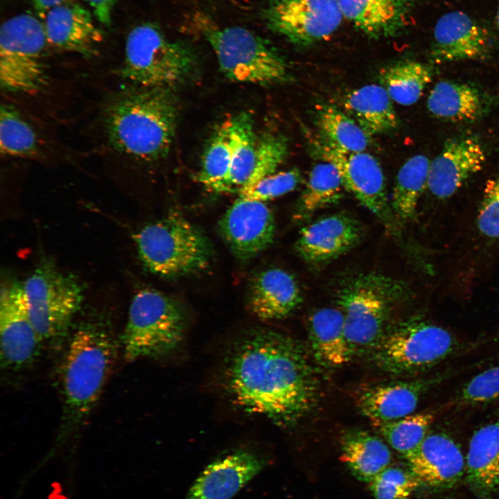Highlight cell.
I'll return each mask as SVG.
<instances>
[{"mask_svg": "<svg viewBox=\"0 0 499 499\" xmlns=\"http://www.w3.org/2000/svg\"><path fill=\"white\" fill-rule=\"evenodd\" d=\"M465 462L471 489L481 497L491 495L499 486V419L474 432Z\"/></svg>", "mask_w": 499, "mask_h": 499, "instance_id": "cell-25", "label": "cell"}, {"mask_svg": "<svg viewBox=\"0 0 499 499\" xmlns=\"http://www.w3.org/2000/svg\"><path fill=\"white\" fill-rule=\"evenodd\" d=\"M201 33L214 51L222 73L234 82L268 85L288 78L282 57L265 40L240 26L220 27L198 21Z\"/></svg>", "mask_w": 499, "mask_h": 499, "instance_id": "cell-9", "label": "cell"}, {"mask_svg": "<svg viewBox=\"0 0 499 499\" xmlns=\"http://www.w3.org/2000/svg\"><path fill=\"white\" fill-rule=\"evenodd\" d=\"M342 17L338 0H270L263 10L268 27L299 46L326 39Z\"/></svg>", "mask_w": 499, "mask_h": 499, "instance_id": "cell-12", "label": "cell"}, {"mask_svg": "<svg viewBox=\"0 0 499 499\" xmlns=\"http://www.w3.org/2000/svg\"><path fill=\"white\" fill-rule=\"evenodd\" d=\"M360 236L358 222L347 214L337 213L304 227L295 243V250L307 262L322 263L349 251Z\"/></svg>", "mask_w": 499, "mask_h": 499, "instance_id": "cell-22", "label": "cell"}, {"mask_svg": "<svg viewBox=\"0 0 499 499\" xmlns=\"http://www.w3.org/2000/svg\"><path fill=\"white\" fill-rule=\"evenodd\" d=\"M485 160V150L477 137L461 136L448 139L430 162L427 188L437 198H450L482 169Z\"/></svg>", "mask_w": 499, "mask_h": 499, "instance_id": "cell-17", "label": "cell"}, {"mask_svg": "<svg viewBox=\"0 0 499 499\" xmlns=\"http://www.w3.org/2000/svg\"><path fill=\"white\" fill-rule=\"evenodd\" d=\"M432 412L412 413L388 422L371 423L385 441L405 458L421 445L435 420Z\"/></svg>", "mask_w": 499, "mask_h": 499, "instance_id": "cell-34", "label": "cell"}, {"mask_svg": "<svg viewBox=\"0 0 499 499\" xmlns=\"http://www.w3.org/2000/svg\"><path fill=\"white\" fill-rule=\"evenodd\" d=\"M0 151L5 156L23 158H33L40 151L33 127L8 104H2L0 109Z\"/></svg>", "mask_w": 499, "mask_h": 499, "instance_id": "cell-35", "label": "cell"}, {"mask_svg": "<svg viewBox=\"0 0 499 499\" xmlns=\"http://www.w3.org/2000/svg\"><path fill=\"white\" fill-rule=\"evenodd\" d=\"M430 161L423 155L408 159L399 170L391 200L394 216L401 222L415 218L419 198L427 187Z\"/></svg>", "mask_w": 499, "mask_h": 499, "instance_id": "cell-31", "label": "cell"}, {"mask_svg": "<svg viewBox=\"0 0 499 499\" xmlns=\"http://www.w3.org/2000/svg\"><path fill=\"white\" fill-rule=\"evenodd\" d=\"M343 107L369 136L396 128L398 118L386 89L371 84L352 90L346 95Z\"/></svg>", "mask_w": 499, "mask_h": 499, "instance_id": "cell-28", "label": "cell"}, {"mask_svg": "<svg viewBox=\"0 0 499 499\" xmlns=\"http://www.w3.org/2000/svg\"><path fill=\"white\" fill-rule=\"evenodd\" d=\"M35 9L42 16L48 11L60 5L73 0H31Z\"/></svg>", "mask_w": 499, "mask_h": 499, "instance_id": "cell-44", "label": "cell"}, {"mask_svg": "<svg viewBox=\"0 0 499 499\" xmlns=\"http://www.w3.org/2000/svg\"><path fill=\"white\" fill-rule=\"evenodd\" d=\"M450 376L437 374L428 378L396 380L367 387L356 397L361 413L374 422H388L414 412L421 396Z\"/></svg>", "mask_w": 499, "mask_h": 499, "instance_id": "cell-16", "label": "cell"}, {"mask_svg": "<svg viewBox=\"0 0 499 499\" xmlns=\"http://www.w3.org/2000/svg\"><path fill=\"white\" fill-rule=\"evenodd\" d=\"M218 227L230 250L241 259L265 250L275 232L274 216L264 202L239 197L225 213Z\"/></svg>", "mask_w": 499, "mask_h": 499, "instance_id": "cell-15", "label": "cell"}, {"mask_svg": "<svg viewBox=\"0 0 499 499\" xmlns=\"http://www.w3.org/2000/svg\"><path fill=\"white\" fill-rule=\"evenodd\" d=\"M42 344L26 308L22 283L15 282L6 286L0 299L2 367L13 371L27 367L38 356Z\"/></svg>", "mask_w": 499, "mask_h": 499, "instance_id": "cell-14", "label": "cell"}, {"mask_svg": "<svg viewBox=\"0 0 499 499\" xmlns=\"http://www.w3.org/2000/svg\"><path fill=\"white\" fill-rule=\"evenodd\" d=\"M22 289L29 317L43 343L61 342L81 308L82 284L50 261H43L22 283Z\"/></svg>", "mask_w": 499, "mask_h": 499, "instance_id": "cell-7", "label": "cell"}, {"mask_svg": "<svg viewBox=\"0 0 499 499\" xmlns=\"http://www.w3.org/2000/svg\"><path fill=\"white\" fill-rule=\"evenodd\" d=\"M42 22L47 44L84 57L96 55L103 39L90 11L74 1L50 10Z\"/></svg>", "mask_w": 499, "mask_h": 499, "instance_id": "cell-20", "label": "cell"}, {"mask_svg": "<svg viewBox=\"0 0 499 499\" xmlns=\"http://www.w3.org/2000/svg\"><path fill=\"white\" fill-rule=\"evenodd\" d=\"M490 49L487 29L463 12L446 13L435 26L431 55L436 62L482 59Z\"/></svg>", "mask_w": 499, "mask_h": 499, "instance_id": "cell-19", "label": "cell"}, {"mask_svg": "<svg viewBox=\"0 0 499 499\" xmlns=\"http://www.w3.org/2000/svg\"><path fill=\"white\" fill-rule=\"evenodd\" d=\"M47 44L43 22L21 13L4 21L0 30V84L12 93L30 94L47 82L42 56Z\"/></svg>", "mask_w": 499, "mask_h": 499, "instance_id": "cell-11", "label": "cell"}, {"mask_svg": "<svg viewBox=\"0 0 499 499\" xmlns=\"http://www.w3.org/2000/svg\"><path fill=\"white\" fill-rule=\"evenodd\" d=\"M196 62L189 44L169 40L154 24L142 23L127 35L119 73L138 86L170 88L187 80Z\"/></svg>", "mask_w": 499, "mask_h": 499, "instance_id": "cell-4", "label": "cell"}, {"mask_svg": "<svg viewBox=\"0 0 499 499\" xmlns=\"http://www.w3.org/2000/svg\"><path fill=\"white\" fill-rule=\"evenodd\" d=\"M225 389L233 404L280 427L298 423L316 405L319 380L295 340L270 330L243 338L229 357Z\"/></svg>", "mask_w": 499, "mask_h": 499, "instance_id": "cell-1", "label": "cell"}, {"mask_svg": "<svg viewBox=\"0 0 499 499\" xmlns=\"http://www.w3.org/2000/svg\"><path fill=\"white\" fill-rule=\"evenodd\" d=\"M92 9L95 18L103 25L110 26L113 10L119 0H83Z\"/></svg>", "mask_w": 499, "mask_h": 499, "instance_id": "cell-43", "label": "cell"}, {"mask_svg": "<svg viewBox=\"0 0 499 499\" xmlns=\"http://www.w3.org/2000/svg\"><path fill=\"white\" fill-rule=\"evenodd\" d=\"M433 71L426 64L414 60L394 63L380 72V80L392 100L402 105L415 103L432 78Z\"/></svg>", "mask_w": 499, "mask_h": 499, "instance_id": "cell-32", "label": "cell"}, {"mask_svg": "<svg viewBox=\"0 0 499 499\" xmlns=\"http://www.w3.org/2000/svg\"><path fill=\"white\" fill-rule=\"evenodd\" d=\"M133 238L141 262L155 274L166 277L189 274L204 270L210 263L207 239L177 214L144 226Z\"/></svg>", "mask_w": 499, "mask_h": 499, "instance_id": "cell-5", "label": "cell"}, {"mask_svg": "<svg viewBox=\"0 0 499 499\" xmlns=\"http://www.w3.org/2000/svg\"><path fill=\"white\" fill-rule=\"evenodd\" d=\"M342 180L330 162L324 161L314 166L299 200L303 213H311L338 203L343 198Z\"/></svg>", "mask_w": 499, "mask_h": 499, "instance_id": "cell-37", "label": "cell"}, {"mask_svg": "<svg viewBox=\"0 0 499 499\" xmlns=\"http://www.w3.org/2000/svg\"><path fill=\"white\" fill-rule=\"evenodd\" d=\"M340 459L356 479L369 484L389 466L392 453L379 437L365 430H353L342 437Z\"/></svg>", "mask_w": 499, "mask_h": 499, "instance_id": "cell-29", "label": "cell"}, {"mask_svg": "<svg viewBox=\"0 0 499 499\" xmlns=\"http://www.w3.org/2000/svg\"><path fill=\"white\" fill-rule=\"evenodd\" d=\"M316 123L322 139L345 152H363L370 137L351 116L332 105H322Z\"/></svg>", "mask_w": 499, "mask_h": 499, "instance_id": "cell-33", "label": "cell"}, {"mask_svg": "<svg viewBox=\"0 0 499 499\" xmlns=\"http://www.w3.org/2000/svg\"><path fill=\"white\" fill-rule=\"evenodd\" d=\"M177 106L170 88L137 86L107 105L104 127L110 147L127 157L152 161L165 157L175 134Z\"/></svg>", "mask_w": 499, "mask_h": 499, "instance_id": "cell-3", "label": "cell"}, {"mask_svg": "<svg viewBox=\"0 0 499 499\" xmlns=\"http://www.w3.org/2000/svg\"><path fill=\"white\" fill-rule=\"evenodd\" d=\"M459 348L450 331L422 319H410L386 330L373 349L374 362L394 374L428 370Z\"/></svg>", "mask_w": 499, "mask_h": 499, "instance_id": "cell-10", "label": "cell"}, {"mask_svg": "<svg viewBox=\"0 0 499 499\" xmlns=\"http://www.w3.org/2000/svg\"><path fill=\"white\" fill-rule=\"evenodd\" d=\"M231 164V145L228 119L215 130L202 156L198 175L199 182L211 191L221 193Z\"/></svg>", "mask_w": 499, "mask_h": 499, "instance_id": "cell-36", "label": "cell"}, {"mask_svg": "<svg viewBox=\"0 0 499 499\" xmlns=\"http://www.w3.org/2000/svg\"><path fill=\"white\" fill-rule=\"evenodd\" d=\"M420 482L410 471L388 466L369 484L375 499H410Z\"/></svg>", "mask_w": 499, "mask_h": 499, "instance_id": "cell-39", "label": "cell"}, {"mask_svg": "<svg viewBox=\"0 0 499 499\" xmlns=\"http://www.w3.org/2000/svg\"><path fill=\"white\" fill-rule=\"evenodd\" d=\"M185 331L182 307L169 296L152 288L133 297L121 337L124 358L134 362L166 355L179 347Z\"/></svg>", "mask_w": 499, "mask_h": 499, "instance_id": "cell-6", "label": "cell"}, {"mask_svg": "<svg viewBox=\"0 0 499 499\" xmlns=\"http://www.w3.org/2000/svg\"><path fill=\"white\" fill-rule=\"evenodd\" d=\"M496 23H497V26H498V28L499 30V1H498V8H497V11H496Z\"/></svg>", "mask_w": 499, "mask_h": 499, "instance_id": "cell-45", "label": "cell"}, {"mask_svg": "<svg viewBox=\"0 0 499 499\" xmlns=\"http://www.w3.org/2000/svg\"><path fill=\"white\" fill-rule=\"evenodd\" d=\"M488 98L477 87L451 81L438 82L430 91L427 107L434 116L454 122H473L488 111Z\"/></svg>", "mask_w": 499, "mask_h": 499, "instance_id": "cell-27", "label": "cell"}, {"mask_svg": "<svg viewBox=\"0 0 499 499\" xmlns=\"http://www.w3.org/2000/svg\"><path fill=\"white\" fill-rule=\"evenodd\" d=\"M405 290L401 283L376 273L359 274L340 289L338 303L353 355L375 347L386 331L391 306L405 295Z\"/></svg>", "mask_w": 499, "mask_h": 499, "instance_id": "cell-8", "label": "cell"}, {"mask_svg": "<svg viewBox=\"0 0 499 499\" xmlns=\"http://www.w3.org/2000/svg\"><path fill=\"white\" fill-rule=\"evenodd\" d=\"M119 350L110 324L93 315L73 329L60 370L62 433L81 427L98 401Z\"/></svg>", "mask_w": 499, "mask_h": 499, "instance_id": "cell-2", "label": "cell"}, {"mask_svg": "<svg viewBox=\"0 0 499 499\" xmlns=\"http://www.w3.org/2000/svg\"><path fill=\"white\" fill-rule=\"evenodd\" d=\"M499 398V362L477 374L462 386L452 405L485 404Z\"/></svg>", "mask_w": 499, "mask_h": 499, "instance_id": "cell-40", "label": "cell"}, {"mask_svg": "<svg viewBox=\"0 0 499 499\" xmlns=\"http://www.w3.org/2000/svg\"><path fill=\"white\" fill-rule=\"evenodd\" d=\"M307 326L312 353L321 365L335 367L350 360L353 353L346 338L341 310L320 308L309 317Z\"/></svg>", "mask_w": 499, "mask_h": 499, "instance_id": "cell-26", "label": "cell"}, {"mask_svg": "<svg viewBox=\"0 0 499 499\" xmlns=\"http://www.w3.org/2000/svg\"><path fill=\"white\" fill-rule=\"evenodd\" d=\"M343 17L372 39L395 37L410 22L414 0H338Z\"/></svg>", "mask_w": 499, "mask_h": 499, "instance_id": "cell-23", "label": "cell"}, {"mask_svg": "<svg viewBox=\"0 0 499 499\" xmlns=\"http://www.w3.org/2000/svg\"><path fill=\"white\" fill-rule=\"evenodd\" d=\"M264 466L265 462L259 455L236 450L209 464L185 499H231Z\"/></svg>", "mask_w": 499, "mask_h": 499, "instance_id": "cell-21", "label": "cell"}, {"mask_svg": "<svg viewBox=\"0 0 499 499\" xmlns=\"http://www.w3.org/2000/svg\"><path fill=\"white\" fill-rule=\"evenodd\" d=\"M301 301L295 279L279 268L259 273L250 286L248 305L256 317L262 320L284 318Z\"/></svg>", "mask_w": 499, "mask_h": 499, "instance_id": "cell-24", "label": "cell"}, {"mask_svg": "<svg viewBox=\"0 0 499 499\" xmlns=\"http://www.w3.org/2000/svg\"><path fill=\"white\" fill-rule=\"evenodd\" d=\"M288 152L287 140L281 135L266 133L258 139L253 174L247 187L241 192L250 189L262 179L274 174L277 168L285 161Z\"/></svg>", "mask_w": 499, "mask_h": 499, "instance_id": "cell-38", "label": "cell"}, {"mask_svg": "<svg viewBox=\"0 0 499 499\" xmlns=\"http://www.w3.org/2000/svg\"><path fill=\"white\" fill-rule=\"evenodd\" d=\"M231 145V164L221 192L240 193L247 186L255 166L257 139L254 121L248 112L228 119Z\"/></svg>", "mask_w": 499, "mask_h": 499, "instance_id": "cell-30", "label": "cell"}, {"mask_svg": "<svg viewBox=\"0 0 499 499\" xmlns=\"http://www.w3.org/2000/svg\"><path fill=\"white\" fill-rule=\"evenodd\" d=\"M405 459L421 485L433 489L453 487L465 472L466 462L459 445L441 432L429 433Z\"/></svg>", "mask_w": 499, "mask_h": 499, "instance_id": "cell-18", "label": "cell"}, {"mask_svg": "<svg viewBox=\"0 0 499 499\" xmlns=\"http://www.w3.org/2000/svg\"><path fill=\"white\" fill-rule=\"evenodd\" d=\"M301 180L297 169L270 175L257 182L250 189L239 193V198L265 202L294 190Z\"/></svg>", "mask_w": 499, "mask_h": 499, "instance_id": "cell-41", "label": "cell"}, {"mask_svg": "<svg viewBox=\"0 0 499 499\" xmlns=\"http://www.w3.org/2000/svg\"><path fill=\"white\" fill-rule=\"evenodd\" d=\"M477 223L483 236L491 239L499 238V173L486 184Z\"/></svg>", "mask_w": 499, "mask_h": 499, "instance_id": "cell-42", "label": "cell"}, {"mask_svg": "<svg viewBox=\"0 0 499 499\" xmlns=\"http://www.w3.org/2000/svg\"><path fill=\"white\" fill-rule=\"evenodd\" d=\"M316 155L337 169L344 187L388 225L394 213L389 205L385 177L378 161L365 152H345L321 138L313 143Z\"/></svg>", "mask_w": 499, "mask_h": 499, "instance_id": "cell-13", "label": "cell"}]
</instances>
